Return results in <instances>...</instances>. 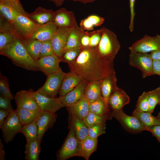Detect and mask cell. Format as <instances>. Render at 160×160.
<instances>
[{
    "instance_id": "cell-38",
    "label": "cell",
    "mask_w": 160,
    "mask_h": 160,
    "mask_svg": "<svg viewBox=\"0 0 160 160\" xmlns=\"http://www.w3.org/2000/svg\"><path fill=\"white\" fill-rule=\"evenodd\" d=\"M108 119H110L107 117L99 116L90 111L87 115L83 119L88 127L94 124L105 123Z\"/></svg>"
},
{
    "instance_id": "cell-40",
    "label": "cell",
    "mask_w": 160,
    "mask_h": 160,
    "mask_svg": "<svg viewBox=\"0 0 160 160\" xmlns=\"http://www.w3.org/2000/svg\"><path fill=\"white\" fill-rule=\"evenodd\" d=\"M148 111L152 113L159 101V87L152 91L148 92Z\"/></svg>"
},
{
    "instance_id": "cell-49",
    "label": "cell",
    "mask_w": 160,
    "mask_h": 160,
    "mask_svg": "<svg viewBox=\"0 0 160 160\" xmlns=\"http://www.w3.org/2000/svg\"><path fill=\"white\" fill-rule=\"evenodd\" d=\"M153 74L160 76V60H153L152 64Z\"/></svg>"
},
{
    "instance_id": "cell-33",
    "label": "cell",
    "mask_w": 160,
    "mask_h": 160,
    "mask_svg": "<svg viewBox=\"0 0 160 160\" xmlns=\"http://www.w3.org/2000/svg\"><path fill=\"white\" fill-rule=\"evenodd\" d=\"M105 20L104 18L100 16L92 15L81 20L80 27L84 31H92L95 27L101 26Z\"/></svg>"
},
{
    "instance_id": "cell-15",
    "label": "cell",
    "mask_w": 160,
    "mask_h": 160,
    "mask_svg": "<svg viewBox=\"0 0 160 160\" xmlns=\"http://www.w3.org/2000/svg\"><path fill=\"white\" fill-rule=\"evenodd\" d=\"M57 115L55 113L41 111L37 117L38 127L37 139L41 143L45 133L53 126L56 122Z\"/></svg>"
},
{
    "instance_id": "cell-42",
    "label": "cell",
    "mask_w": 160,
    "mask_h": 160,
    "mask_svg": "<svg viewBox=\"0 0 160 160\" xmlns=\"http://www.w3.org/2000/svg\"><path fill=\"white\" fill-rule=\"evenodd\" d=\"M148 92H143L139 97L136 105L137 110L145 112L148 111Z\"/></svg>"
},
{
    "instance_id": "cell-21",
    "label": "cell",
    "mask_w": 160,
    "mask_h": 160,
    "mask_svg": "<svg viewBox=\"0 0 160 160\" xmlns=\"http://www.w3.org/2000/svg\"><path fill=\"white\" fill-rule=\"evenodd\" d=\"M82 79L75 72L71 71L66 73L63 80L58 94L63 96L78 86L82 81Z\"/></svg>"
},
{
    "instance_id": "cell-44",
    "label": "cell",
    "mask_w": 160,
    "mask_h": 160,
    "mask_svg": "<svg viewBox=\"0 0 160 160\" xmlns=\"http://www.w3.org/2000/svg\"><path fill=\"white\" fill-rule=\"evenodd\" d=\"M55 54L52 46L51 40L42 42L39 58Z\"/></svg>"
},
{
    "instance_id": "cell-41",
    "label": "cell",
    "mask_w": 160,
    "mask_h": 160,
    "mask_svg": "<svg viewBox=\"0 0 160 160\" xmlns=\"http://www.w3.org/2000/svg\"><path fill=\"white\" fill-rule=\"evenodd\" d=\"M0 92L1 96L11 100H12L13 97L9 89L8 80L7 77L0 74Z\"/></svg>"
},
{
    "instance_id": "cell-26",
    "label": "cell",
    "mask_w": 160,
    "mask_h": 160,
    "mask_svg": "<svg viewBox=\"0 0 160 160\" xmlns=\"http://www.w3.org/2000/svg\"><path fill=\"white\" fill-rule=\"evenodd\" d=\"M148 112L142 111L136 108L133 111L132 116L136 117L140 123L146 128L156 125L160 124V120L153 116Z\"/></svg>"
},
{
    "instance_id": "cell-22",
    "label": "cell",
    "mask_w": 160,
    "mask_h": 160,
    "mask_svg": "<svg viewBox=\"0 0 160 160\" xmlns=\"http://www.w3.org/2000/svg\"><path fill=\"white\" fill-rule=\"evenodd\" d=\"M58 27L52 20L41 25L31 38L42 42L51 40L56 33Z\"/></svg>"
},
{
    "instance_id": "cell-55",
    "label": "cell",
    "mask_w": 160,
    "mask_h": 160,
    "mask_svg": "<svg viewBox=\"0 0 160 160\" xmlns=\"http://www.w3.org/2000/svg\"><path fill=\"white\" fill-rule=\"evenodd\" d=\"M12 2H20L19 0H5Z\"/></svg>"
},
{
    "instance_id": "cell-51",
    "label": "cell",
    "mask_w": 160,
    "mask_h": 160,
    "mask_svg": "<svg viewBox=\"0 0 160 160\" xmlns=\"http://www.w3.org/2000/svg\"><path fill=\"white\" fill-rule=\"evenodd\" d=\"M150 54L153 60H160V49L151 52Z\"/></svg>"
},
{
    "instance_id": "cell-1",
    "label": "cell",
    "mask_w": 160,
    "mask_h": 160,
    "mask_svg": "<svg viewBox=\"0 0 160 160\" xmlns=\"http://www.w3.org/2000/svg\"><path fill=\"white\" fill-rule=\"evenodd\" d=\"M68 65L71 71L76 73L87 84L101 80L115 71L113 62L101 58L95 49L89 47L82 48L76 60Z\"/></svg>"
},
{
    "instance_id": "cell-56",
    "label": "cell",
    "mask_w": 160,
    "mask_h": 160,
    "mask_svg": "<svg viewBox=\"0 0 160 160\" xmlns=\"http://www.w3.org/2000/svg\"><path fill=\"white\" fill-rule=\"evenodd\" d=\"M159 104L160 106V87H159Z\"/></svg>"
},
{
    "instance_id": "cell-58",
    "label": "cell",
    "mask_w": 160,
    "mask_h": 160,
    "mask_svg": "<svg viewBox=\"0 0 160 160\" xmlns=\"http://www.w3.org/2000/svg\"><path fill=\"white\" fill-rule=\"evenodd\" d=\"M159 87H160V85Z\"/></svg>"
},
{
    "instance_id": "cell-36",
    "label": "cell",
    "mask_w": 160,
    "mask_h": 160,
    "mask_svg": "<svg viewBox=\"0 0 160 160\" xmlns=\"http://www.w3.org/2000/svg\"><path fill=\"white\" fill-rule=\"evenodd\" d=\"M0 50L12 42L17 37L11 28L0 29Z\"/></svg>"
},
{
    "instance_id": "cell-8",
    "label": "cell",
    "mask_w": 160,
    "mask_h": 160,
    "mask_svg": "<svg viewBox=\"0 0 160 160\" xmlns=\"http://www.w3.org/2000/svg\"><path fill=\"white\" fill-rule=\"evenodd\" d=\"M22 126L15 110L10 112L0 127L6 143L11 142L17 134L20 132Z\"/></svg>"
},
{
    "instance_id": "cell-18",
    "label": "cell",
    "mask_w": 160,
    "mask_h": 160,
    "mask_svg": "<svg viewBox=\"0 0 160 160\" xmlns=\"http://www.w3.org/2000/svg\"><path fill=\"white\" fill-rule=\"evenodd\" d=\"M87 83L82 81L78 86L65 95L58 97L63 107L75 104L84 96V91Z\"/></svg>"
},
{
    "instance_id": "cell-31",
    "label": "cell",
    "mask_w": 160,
    "mask_h": 160,
    "mask_svg": "<svg viewBox=\"0 0 160 160\" xmlns=\"http://www.w3.org/2000/svg\"><path fill=\"white\" fill-rule=\"evenodd\" d=\"M71 115L72 116L71 125L74 128L78 139L81 142L88 136V127L82 119L76 115Z\"/></svg>"
},
{
    "instance_id": "cell-16",
    "label": "cell",
    "mask_w": 160,
    "mask_h": 160,
    "mask_svg": "<svg viewBox=\"0 0 160 160\" xmlns=\"http://www.w3.org/2000/svg\"><path fill=\"white\" fill-rule=\"evenodd\" d=\"M60 57L54 54L40 58L36 61L39 71L47 76L60 69Z\"/></svg>"
},
{
    "instance_id": "cell-48",
    "label": "cell",
    "mask_w": 160,
    "mask_h": 160,
    "mask_svg": "<svg viewBox=\"0 0 160 160\" xmlns=\"http://www.w3.org/2000/svg\"><path fill=\"white\" fill-rule=\"evenodd\" d=\"M145 130L148 131L155 137L160 143V124L156 125L146 128Z\"/></svg>"
},
{
    "instance_id": "cell-3",
    "label": "cell",
    "mask_w": 160,
    "mask_h": 160,
    "mask_svg": "<svg viewBox=\"0 0 160 160\" xmlns=\"http://www.w3.org/2000/svg\"><path fill=\"white\" fill-rule=\"evenodd\" d=\"M100 29L102 36L95 50L101 58L113 62L120 49V43L116 35L113 31L104 27Z\"/></svg>"
},
{
    "instance_id": "cell-53",
    "label": "cell",
    "mask_w": 160,
    "mask_h": 160,
    "mask_svg": "<svg viewBox=\"0 0 160 160\" xmlns=\"http://www.w3.org/2000/svg\"><path fill=\"white\" fill-rule=\"evenodd\" d=\"M53 2L56 6L59 7L61 6L65 0H48Z\"/></svg>"
},
{
    "instance_id": "cell-27",
    "label": "cell",
    "mask_w": 160,
    "mask_h": 160,
    "mask_svg": "<svg viewBox=\"0 0 160 160\" xmlns=\"http://www.w3.org/2000/svg\"><path fill=\"white\" fill-rule=\"evenodd\" d=\"M83 31L77 23L72 27L68 38L64 52L69 49L81 47L80 40Z\"/></svg>"
},
{
    "instance_id": "cell-13",
    "label": "cell",
    "mask_w": 160,
    "mask_h": 160,
    "mask_svg": "<svg viewBox=\"0 0 160 160\" xmlns=\"http://www.w3.org/2000/svg\"><path fill=\"white\" fill-rule=\"evenodd\" d=\"M33 95L41 111L55 113L63 107L58 97L46 96L37 91H33Z\"/></svg>"
},
{
    "instance_id": "cell-28",
    "label": "cell",
    "mask_w": 160,
    "mask_h": 160,
    "mask_svg": "<svg viewBox=\"0 0 160 160\" xmlns=\"http://www.w3.org/2000/svg\"><path fill=\"white\" fill-rule=\"evenodd\" d=\"M101 84V80L93 81L87 84L85 89L84 95L89 102L102 98Z\"/></svg>"
},
{
    "instance_id": "cell-54",
    "label": "cell",
    "mask_w": 160,
    "mask_h": 160,
    "mask_svg": "<svg viewBox=\"0 0 160 160\" xmlns=\"http://www.w3.org/2000/svg\"><path fill=\"white\" fill-rule=\"evenodd\" d=\"M65 0H71L75 1H79L84 4H86L95 1L96 0H65Z\"/></svg>"
},
{
    "instance_id": "cell-4",
    "label": "cell",
    "mask_w": 160,
    "mask_h": 160,
    "mask_svg": "<svg viewBox=\"0 0 160 160\" xmlns=\"http://www.w3.org/2000/svg\"><path fill=\"white\" fill-rule=\"evenodd\" d=\"M10 24L13 31L22 39L31 38L41 26L31 19L27 15L20 13Z\"/></svg>"
},
{
    "instance_id": "cell-24",
    "label": "cell",
    "mask_w": 160,
    "mask_h": 160,
    "mask_svg": "<svg viewBox=\"0 0 160 160\" xmlns=\"http://www.w3.org/2000/svg\"><path fill=\"white\" fill-rule=\"evenodd\" d=\"M89 102L84 95L76 103L66 107L70 114L76 115L83 119L89 112Z\"/></svg>"
},
{
    "instance_id": "cell-10",
    "label": "cell",
    "mask_w": 160,
    "mask_h": 160,
    "mask_svg": "<svg viewBox=\"0 0 160 160\" xmlns=\"http://www.w3.org/2000/svg\"><path fill=\"white\" fill-rule=\"evenodd\" d=\"M130 51L148 53L160 49V34L151 36L145 35L129 47Z\"/></svg>"
},
{
    "instance_id": "cell-39",
    "label": "cell",
    "mask_w": 160,
    "mask_h": 160,
    "mask_svg": "<svg viewBox=\"0 0 160 160\" xmlns=\"http://www.w3.org/2000/svg\"><path fill=\"white\" fill-rule=\"evenodd\" d=\"M106 126L105 123H96L91 125L88 127V136L97 139L99 136L105 133Z\"/></svg>"
},
{
    "instance_id": "cell-23",
    "label": "cell",
    "mask_w": 160,
    "mask_h": 160,
    "mask_svg": "<svg viewBox=\"0 0 160 160\" xmlns=\"http://www.w3.org/2000/svg\"><path fill=\"white\" fill-rule=\"evenodd\" d=\"M54 12L38 7L33 12L28 13V16L35 23L41 25L52 20Z\"/></svg>"
},
{
    "instance_id": "cell-30",
    "label": "cell",
    "mask_w": 160,
    "mask_h": 160,
    "mask_svg": "<svg viewBox=\"0 0 160 160\" xmlns=\"http://www.w3.org/2000/svg\"><path fill=\"white\" fill-rule=\"evenodd\" d=\"M89 111L97 115L106 116L111 119L112 117L111 112L106 106L102 98L89 102Z\"/></svg>"
},
{
    "instance_id": "cell-12",
    "label": "cell",
    "mask_w": 160,
    "mask_h": 160,
    "mask_svg": "<svg viewBox=\"0 0 160 160\" xmlns=\"http://www.w3.org/2000/svg\"><path fill=\"white\" fill-rule=\"evenodd\" d=\"M72 28L58 27L51 40L54 54L60 58L64 52L68 38Z\"/></svg>"
},
{
    "instance_id": "cell-43",
    "label": "cell",
    "mask_w": 160,
    "mask_h": 160,
    "mask_svg": "<svg viewBox=\"0 0 160 160\" xmlns=\"http://www.w3.org/2000/svg\"><path fill=\"white\" fill-rule=\"evenodd\" d=\"M90 37L89 47L95 49L98 45L102 36L101 29L90 32Z\"/></svg>"
},
{
    "instance_id": "cell-47",
    "label": "cell",
    "mask_w": 160,
    "mask_h": 160,
    "mask_svg": "<svg viewBox=\"0 0 160 160\" xmlns=\"http://www.w3.org/2000/svg\"><path fill=\"white\" fill-rule=\"evenodd\" d=\"M90 32L84 31L80 40L81 47L83 48L88 47L90 42Z\"/></svg>"
},
{
    "instance_id": "cell-46",
    "label": "cell",
    "mask_w": 160,
    "mask_h": 160,
    "mask_svg": "<svg viewBox=\"0 0 160 160\" xmlns=\"http://www.w3.org/2000/svg\"><path fill=\"white\" fill-rule=\"evenodd\" d=\"M11 100L2 96L0 97V108L8 111H12L14 110L11 103Z\"/></svg>"
},
{
    "instance_id": "cell-11",
    "label": "cell",
    "mask_w": 160,
    "mask_h": 160,
    "mask_svg": "<svg viewBox=\"0 0 160 160\" xmlns=\"http://www.w3.org/2000/svg\"><path fill=\"white\" fill-rule=\"evenodd\" d=\"M0 17L12 24L20 13L28 16V13L23 9L20 2H12L0 0Z\"/></svg>"
},
{
    "instance_id": "cell-7",
    "label": "cell",
    "mask_w": 160,
    "mask_h": 160,
    "mask_svg": "<svg viewBox=\"0 0 160 160\" xmlns=\"http://www.w3.org/2000/svg\"><path fill=\"white\" fill-rule=\"evenodd\" d=\"M66 74L61 68L47 76L43 85L37 91L46 96L55 97L58 93L63 78Z\"/></svg>"
},
{
    "instance_id": "cell-2",
    "label": "cell",
    "mask_w": 160,
    "mask_h": 160,
    "mask_svg": "<svg viewBox=\"0 0 160 160\" xmlns=\"http://www.w3.org/2000/svg\"><path fill=\"white\" fill-rule=\"evenodd\" d=\"M0 54L9 58L17 66L28 71L39 70L36 61L29 55L22 40L18 37L0 50Z\"/></svg>"
},
{
    "instance_id": "cell-35",
    "label": "cell",
    "mask_w": 160,
    "mask_h": 160,
    "mask_svg": "<svg viewBox=\"0 0 160 160\" xmlns=\"http://www.w3.org/2000/svg\"><path fill=\"white\" fill-rule=\"evenodd\" d=\"M37 119V117L31 122L23 125L22 127L20 133L25 137L27 142L37 139L38 127Z\"/></svg>"
},
{
    "instance_id": "cell-57",
    "label": "cell",
    "mask_w": 160,
    "mask_h": 160,
    "mask_svg": "<svg viewBox=\"0 0 160 160\" xmlns=\"http://www.w3.org/2000/svg\"><path fill=\"white\" fill-rule=\"evenodd\" d=\"M156 117L160 120V111L159 113Z\"/></svg>"
},
{
    "instance_id": "cell-37",
    "label": "cell",
    "mask_w": 160,
    "mask_h": 160,
    "mask_svg": "<svg viewBox=\"0 0 160 160\" xmlns=\"http://www.w3.org/2000/svg\"><path fill=\"white\" fill-rule=\"evenodd\" d=\"M82 47H79L69 49L65 52L60 58L61 62L70 64L75 60L79 56Z\"/></svg>"
},
{
    "instance_id": "cell-5",
    "label": "cell",
    "mask_w": 160,
    "mask_h": 160,
    "mask_svg": "<svg viewBox=\"0 0 160 160\" xmlns=\"http://www.w3.org/2000/svg\"><path fill=\"white\" fill-rule=\"evenodd\" d=\"M80 144L71 125L68 135L57 153V159L65 160L73 156H80Z\"/></svg>"
},
{
    "instance_id": "cell-20",
    "label": "cell",
    "mask_w": 160,
    "mask_h": 160,
    "mask_svg": "<svg viewBox=\"0 0 160 160\" xmlns=\"http://www.w3.org/2000/svg\"><path fill=\"white\" fill-rule=\"evenodd\" d=\"M101 81L102 97L106 107L110 109L108 105L109 97L113 91L118 87L117 84L115 71L101 79Z\"/></svg>"
},
{
    "instance_id": "cell-29",
    "label": "cell",
    "mask_w": 160,
    "mask_h": 160,
    "mask_svg": "<svg viewBox=\"0 0 160 160\" xmlns=\"http://www.w3.org/2000/svg\"><path fill=\"white\" fill-rule=\"evenodd\" d=\"M29 55L36 61L39 58L42 42L35 39H22Z\"/></svg>"
},
{
    "instance_id": "cell-32",
    "label": "cell",
    "mask_w": 160,
    "mask_h": 160,
    "mask_svg": "<svg viewBox=\"0 0 160 160\" xmlns=\"http://www.w3.org/2000/svg\"><path fill=\"white\" fill-rule=\"evenodd\" d=\"M41 143L37 139L27 142L25 146V159L26 160H38L41 151Z\"/></svg>"
},
{
    "instance_id": "cell-17",
    "label": "cell",
    "mask_w": 160,
    "mask_h": 160,
    "mask_svg": "<svg viewBox=\"0 0 160 160\" xmlns=\"http://www.w3.org/2000/svg\"><path fill=\"white\" fill-rule=\"evenodd\" d=\"M52 21L58 27L72 28L77 23L73 12L63 8L54 12Z\"/></svg>"
},
{
    "instance_id": "cell-52",
    "label": "cell",
    "mask_w": 160,
    "mask_h": 160,
    "mask_svg": "<svg viewBox=\"0 0 160 160\" xmlns=\"http://www.w3.org/2000/svg\"><path fill=\"white\" fill-rule=\"evenodd\" d=\"M4 146L2 144L1 140H0V160L5 159V152L4 150Z\"/></svg>"
},
{
    "instance_id": "cell-19",
    "label": "cell",
    "mask_w": 160,
    "mask_h": 160,
    "mask_svg": "<svg viewBox=\"0 0 160 160\" xmlns=\"http://www.w3.org/2000/svg\"><path fill=\"white\" fill-rule=\"evenodd\" d=\"M130 98L123 90L118 87L110 96L108 105L110 110L116 111L122 110L124 106L128 104Z\"/></svg>"
},
{
    "instance_id": "cell-50",
    "label": "cell",
    "mask_w": 160,
    "mask_h": 160,
    "mask_svg": "<svg viewBox=\"0 0 160 160\" xmlns=\"http://www.w3.org/2000/svg\"><path fill=\"white\" fill-rule=\"evenodd\" d=\"M11 112L2 109H0V127L4 123L6 118Z\"/></svg>"
},
{
    "instance_id": "cell-25",
    "label": "cell",
    "mask_w": 160,
    "mask_h": 160,
    "mask_svg": "<svg viewBox=\"0 0 160 160\" xmlns=\"http://www.w3.org/2000/svg\"><path fill=\"white\" fill-rule=\"evenodd\" d=\"M97 139L88 136L81 142L80 156L88 160L91 155L97 150Z\"/></svg>"
},
{
    "instance_id": "cell-14",
    "label": "cell",
    "mask_w": 160,
    "mask_h": 160,
    "mask_svg": "<svg viewBox=\"0 0 160 160\" xmlns=\"http://www.w3.org/2000/svg\"><path fill=\"white\" fill-rule=\"evenodd\" d=\"M32 90H23L17 92L14 97L17 108L40 111Z\"/></svg>"
},
{
    "instance_id": "cell-45",
    "label": "cell",
    "mask_w": 160,
    "mask_h": 160,
    "mask_svg": "<svg viewBox=\"0 0 160 160\" xmlns=\"http://www.w3.org/2000/svg\"><path fill=\"white\" fill-rule=\"evenodd\" d=\"M136 0H129L130 11V21L129 28L131 32L134 29V21L135 15V5Z\"/></svg>"
},
{
    "instance_id": "cell-6",
    "label": "cell",
    "mask_w": 160,
    "mask_h": 160,
    "mask_svg": "<svg viewBox=\"0 0 160 160\" xmlns=\"http://www.w3.org/2000/svg\"><path fill=\"white\" fill-rule=\"evenodd\" d=\"M130 51L129 65L140 70L143 78L153 75V60L150 54Z\"/></svg>"
},
{
    "instance_id": "cell-9",
    "label": "cell",
    "mask_w": 160,
    "mask_h": 160,
    "mask_svg": "<svg viewBox=\"0 0 160 160\" xmlns=\"http://www.w3.org/2000/svg\"><path fill=\"white\" fill-rule=\"evenodd\" d=\"M112 115L120 123L123 127L128 132L136 134L145 130V127L135 117L125 113L123 109L112 111Z\"/></svg>"
},
{
    "instance_id": "cell-34",
    "label": "cell",
    "mask_w": 160,
    "mask_h": 160,
    "mask_svg": "<svg viewBox=\"0 0 160 160\" xmlns=\"http://www.w3.org/2000/svg\"><path fill=\"white\" fill-rule=\"evenodd\" d=\"M15 111L22 125L29 123L34 120L37 117L40 111L17 107Z\"/></svg>"
}]
</instances>
